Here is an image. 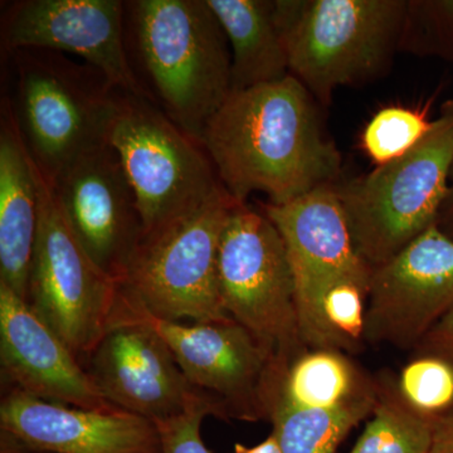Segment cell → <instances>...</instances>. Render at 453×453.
<instances>
[{
    "label": "cell",
    "mask_w": 453,
    "mask_h": 453,
    "mask_svg": "<svg viewBox=\"0 0 453 453\" xmlns=\"http://www.w3.org/2000/svg\"><path fill=\"white\" fill-rule=\"evenodd\" d=\"M201 144L238 203L259 192L271 204H286L336 183L342 169V154L325 135L315 98L291 74L231 92L205 125Z\"/></svg>",
    "instance_id": "1"
},
{
    "label": "cell",
    "mask_w": 453,
    "mask_h": 453,
    "mask_svg": "<svg viewBox=\"0 0 453 453\" xmlns=\"http://www.w3.org/2000/svg\"><path fill=\"white\" fill-rule=\"evenodd\" d=\"M140 62L162 111L201 142L232 92L231 47L207 0L131 2Z\"/></svg>",
    "instance_id": "2"
},
{
    "label": "cell",
    "mask_w": 453,
    "mask_h": 453,
    "mask_svg": "<svg viewBox=\"0 0 453 453\" xmlns=\"http://www.w3.org/2000/svg\"><path fill=\"white\" fill-rule=\"evenodd\" d=\"M407 0H275L290 74L327 106L334 91L380 76L398 52Z\"/></svg>",
    "instance_id": "3"
},
{
    "label": "cell",
    "mask_w": 453,
    "mask_h": 453,
    "mask_svg": "<svg viewBox=\"0 0 453 453\" xmlns=\"http://www.w3.org/2000/svg\"><path fill=\"white\" fill-rule=\"evenodd\" d=\"M453 166V101L410 153L336 184L353 242L374 270L436 225Z\"/></svg>",
    "instance_id": "4"
},
{
    "label": "cell",
    "mask_w": 453,
    "mask_h": 453,
    "mask_svg": "<svg viewBox=\"0 0 453 453\" xmlns=\"http://www.w3.org/2000/svg\"><path fill=\"white\" fill-rule=\"evenodd\" d=\"M18 127L47 183L109 136L119 92L103 73L46 50H19Z\"/></svg>",
    "instance_id": "5"
},
{
    "label": "cell",
    "mask_w": 453,
    "mask_h": 453,
    "mask_svg": "<svg viewBox=\"0 0 453 453\" xmlns=\"http://www.w3.org/2000/svg\"><path fill=\"white\" fill-rule=\"evenodd\" d=\"M107 140L135 193L142 238L225 190L201 142L148 98L119 92Z\"/></svg>",
    "instance_id": "6"
},
{
    "label": "cell",
    "mask_w": 453,
    "mask_h": 453,
    "mask_svg": "<svg viewBox=\"0 0 453 453\" xmlns=\"http://www.w3.org/2000/svg\"><path fill=\"white\" fill-rule=\"evenodd\" d=\"M237 203L225 189L199 210L142 238L121 280L122 292L163 320H232L220 299L219 253Z\"/></svg>",
    "instance_id": "7"
},
{
    "label": "cell",
    "mask_w": 453,
    "mask_h": 453,
    "mask_svg": "<svg viewBox=\"0 0 453 453\" xmlns=\"http://www.w3.org/2000/svg\"><path fill=\"white\" fill-rule=\"evenodd\" d=\"M219 285L226 314L288 372L309 350L301 336L290 259L264 211L237 203L219 244Z\"/></svg>",
    "instance_id": "8"
},
{
    "label": "cell",
    "mask_w": 453,
    "mask_h": 453,
    "mask_svg": "<svg viewBox=\"0 0 453 453\" xmlns=\"http://www.w3.org/2000/svg\"><path fill=\"white\" fill-rule=\"evenodd\" d=\"M38 179L40 226L28 303L85 365L111 324L120 283L106 275L83 249L40 170Z\"/></svg>",
    "instance_id": "9"
},
{
    "label": "cell",
    "mask_w": 453,
    "mask_h": 453,
    "mask_svg": "<svg viewBox=\"0 0 453 453\" xmlns=\"http://www.w3.org/2000/svg\"><path fill=\"white\" fill-rule=\"evenodd\" d=\"M120 303L162 336L188 381L220 405L226 421L270 419L286 371L249 330L234 320H163L140 308L121 288Z\"/></svg>",
    "instance_id": "10"
},
{
    "label": "cell",
    "mask_w": 453,
    "mask_h": 453,
    "mask_svg": "<svg viewBox=\"0 0 453 453\" xmlns=\"http://www.w3.org/2000/svg\"><path fill=\"white\" fill-rule=\"evenodd\" d=\"M261 211L288 250L303 342L308 349H333L323 315L325 297L344 283L369 291L372 273L353 242L335 183L286 204L265 203Z\"/></svg>",
    "instance_id": "11"
},
{
    "label": "cell",
    "mask_w": 453,
    "mask_h": 453,
    "mask_svg": "<svg viewBox=\"0 0 453 453\" xmlns=\"http://www.w3.org/2000/svg\"><path fill=\"white\" fill-rule=\"evenodd\" d=\"M85 368L110 404L154 423L199 405H211L219 419H226L220 405L188 381L162 336L125 309L120 297Z\"/></svg>",
    "instance_id": "12"
},
{
    "label": "cell",
    "mask_w": 453,
    "mask_h": 453,
    "mask_svg": "<svg viewBox=\"0 0 453 453\" xmlns=\"http://www.w3.org/2000/svg\"><path fill=\"white\" fill-rule=\"evenodd\" d=\"M452 310L453 240L436 223L372 270L365 342L414 350Z\"/></svg>",
    "instance_id": "13"
},
{
    "label": "cell",
    "mask_w": 453,
    "mask_h": 453,
    "mask_svg": "<svg viewBox=\"0 0 453 453\" xmlns=\"http://www.w3.org/2000/svg\"><path fill=\"white\" fill-rule=\"evenodd\" d=\"M50 186L83 249L120 283L144 228L135 193L109 140L65 166Z\"/></svg>",
    "instance_id": "14"
},
{
    "label": "cell",
    "mask_w": 453,
    "mask_h": 453,
    "mask_svg": "<svg viewBox=\"0 0 453 453\" xmlns=\"http://www.w3.org/2000/svg\"><path fill=\"white\" fill-rule=\"evenodd\" d=\"M120 0H23L8 9L3 38L8 50L79 56L124 94L153 101L127 58Z\"/></svg>",
    "instance_id": "15"
},
{
    "label": "cell",
    "mask_w": 453,
    "mask_h": 453,
    "mask_svg": "<svg viewBox=\"0 0 453 453\" xmlns=\"http://www.w3.org/2000/svg\"><path fill=\"white\" fill-rule=\"evenodd\" d=\"M2 434L43 453H163L159 429L127 411L88 410L11 389L0 403Z\"/></svg>",
    "instance_id": "16"
},
{
    "label": "cell",
    "mask_w": 453,
    "mask_h": 453,
    "mask_svg": "<svg viewBox=\"0 0 453 453\" xmlns=\"http://www.w3.org/2000/svg\"><path fill=\"white\" fill-rule=\"evenodd\" d=\"M0 365L12 389L55 402L111 410L85 365L28 301L0 281Z\"/></svg>",
    "instance_id": "17"
},
{
    "label": "cell",
    "mask_w": 453,
    "mask_h": 453,
    "mask_svg": "<svg viewBox=\"0 0 453 453\" xmlns=\"http://www.w3.org/2000/svg\"><path fill=\"white\" fill-rule=\"evenodd\" d=\"M40 214L38 168L7 105L0 129V281L26 301Z\"/></svg>",
    "instance_id": "18"
},
{
    "label": "cell",
    "mask_w": 453,
    "mask_h": 453,
    "mask_svg": "<svg viewBox=\"0 0 453 453\" xmlns=\"http://www.w3.org/2000/svg\"><path fill=\"white\" fill-rule=\"evenodd\" d=\"M232 55V92L290 76L288 52L266 0H207Z\"/></svg>",
    "instance_id": "19"
},
{
    "label": "cell",
    "mask_w": 453,
    "mask_h": 453,
    "mask_svg": "<svg viewBox=\"0 0 453 453\" xmlns=\"http://www.w3.org/2000/svg\"><path fill=\"white\" fill-rule=\"evenodd\" d=\"M377 389V380L344 351L309 349L288 366L275 407L335 408L375 395Z\"/></svg>",
    "instance_id": "20"
},
{
    "label": "cell",
    "mask_w": 453,
    "mask_h": 453,
    "mask_svg": "<svg viewBox=\"0 0 453 453\" xmlns=\"http://www.w3.org/2000/svg\"><path fill=\"white\" fill-rule=\"evenodd\" d=\"M377 393L335 408L277 404L268 421L283 453H336L351 429L371 417Z\"/></svg>",
    "instance_id": "21"
},
{
    "label": "cell",
    "mask_w": 453,
    "mask_h": 453,
    "mask_svg": "<svg viewBox=\"0 0 453 453\" xmlns=\"http://www.w3.org/2000/svg\"><path fill=\"white\" fill-rule=\"evenodd\" d=\"M377 384V403L350 453H429L436 418L414 410L390 375Z\"/></svg>",
    "instance_id": "22"
},
{
    "label": "cell",
    "mask_w": 453,
    "mask_h": 453,
    "mask_svg": "<svg viewBox=\"0 0 453 453\" xmlns=\"http://www.w3.org/2000/svg\"><path fill=\"white\" fill-rule=\"evenodd\" d=\"M399 50L453 65V0H407Z\"/></svg>",
    "instance_id": "23"
},
{
    "label": "cell",
    "mask_w": 453,
    "mask_h": 453,
    "mask_svg": "<svg viewBox=\"0 0 453 453\" xmlns=\"http://www.w3.org/2000/svg\"><path fill=\"white\" fill-rule=\"evenodd\" d=\"M434 121H428L418 110L384 107L363 131V150L378 166L384 165L410 153L425 139Z\"/></svg>",
    "instance_id": "24"
},
{
    "label": "cell",
    "mask_w": 453,
    "mask_h": 453,
    "mask_svg": "<svg viewBox=\"0 0 453 453\" xmlns=\"http://www.w3.org/2000/svg\"><path fill=\"white\" fill-rule=\"evenodd\" d=\"M396 384L405 401L431 418L453 408V368L445 360L416 356L402 369Z\"/></svg>",
    "instance_id": "25"
},
{
    "label": "cell",
    "mask_w": 453,
    "mask_h": 453,
    "mask_svg": "<svg viewBox=\"0 0 453 453\" xmlns=\"http://www.w3.org/2000/svg\"><path fill=\"white\" fill-rule=\"evenodd\" d=\"M208 416L219 418L213 407L199 405L173 418L155 422L159 429L163 453H211L201 434L203 419Z\"/></svg>",
    "instance_id": "26"
},
{
    "label": "cell",
    "mask_w": 453,
    "mask_h": 453,
    "mask_svg": "<svg viewBox=\"0 0 453 453\" xmlns=\"http://www.w3.org/2000/svg\"><path fill=\"white\" fill-rule=\"evenodd\" d=\"M414 351L416 356L445 360L453 368V310L429 330Z\"/></svg>",
    "instance_id": "27"
},
{
    "label": "cell",
    "mask_w": 453,
    "mask_h": 453,
    "mask_svg": "<svg viewBox=\"0 0 453 453\" xmlns=\"http://www.w3.org/2000/svg\"><path fill=\"white\" fill-rule=\"evenodd\" d=\"M429 453H453V408L434 419V438Z\"/></svg>",
    "instance_id": "28"
},
{
    "label": "cell",
    "mask_w": 453,
    "mask_h": 453,
    "mask_svg": "<svg viewBox=\"0 0 453 453\" xmlns=\"http://www.w3.org/2000/svg\"><path fill=\"white\" fill-rule=\"evenodd\" d=\"M437 226L443 234L453 240V166L451 177H449V192H447L446 201L443 203L442 210L438 217Z\"/></svg>",
    "instance_id": "29"
},
{
    "label": "cell",
    "mask_w": 453,
    "mask_h": 453,
    "mask_svg": "<svg viewBox=\"0 0 453 453\" xmlns=\"http://www.w3.org/2000/svg\"><path fill=\"white\" fill-rule=\"evenodd\" d=\"M232 453H283L281 449V446H280L279 441L277 438L273 436V434H270L264 441V442L259 443L257 446L247 447L241 445V443H235L234 452Z\"/></svg>",
    "instance_id": "30"
}]
</instances>
